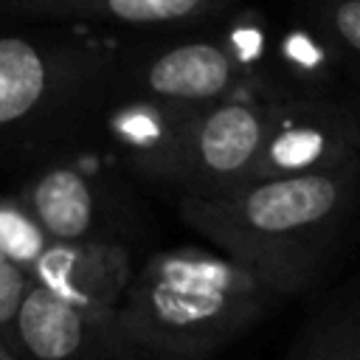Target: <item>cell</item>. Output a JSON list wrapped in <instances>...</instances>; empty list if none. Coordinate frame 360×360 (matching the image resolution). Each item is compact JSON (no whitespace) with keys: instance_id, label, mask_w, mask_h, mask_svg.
<instances>
[{"instance_id":"6da1fadb","label":"cell","mask_w":360,"mask_h":360,"mask_svg":"<svg viewBox=\"0 0 360 360\" xmlns=\"http://www.w3.org/2000/svg\"><path fill=\"white\" fill-rule=\"evenodd\" d=\"M357 208L360 160L323 174L248 180L177 200L186 225L284 295L318 278Z\"/></svg>"},{"instance_id":"7a4b0ae2","label":"cell","mask_w":360,"mask_h":360,"mask_svg":"<svg viewBox=\"0 0 360 360\" xmlns=\"http://www.w3.org/2000/svg\"><path fill=\"white\" fill-rule=\"evenodd\" d=\"M115 56L118 45L79 25H0V169L90 146Z\"/></svg>"},{"instance_id":"3957f363","label":"cell","mask_w":360,"mask_h":360,"mask_svg":"<svg viewBox=\"0 0 360 360\" xmlns=\"http://www.w3.org/2000/svg\"><path fill=\"white\" fill-rule=\"evenodd\" d=\"M284 298L231 256L186 245L160 250L135 270L118 326L135 349L200 357L233 340Z\"/></svg>"},{"instance_id":"277c9868","label":"cell","mask_w":360,"mask_h":360,"mask_svg":"<svg viewBox=\"0 0 360 360\" xmlns=\"http://www.w3.org/2000/svg\"><path fill=\"white\" fill-rule=\"evenodd\" d=\"M115 169L121 166L104 149L96 155L90 143L25 172L14 194L56 242L127 245L132 194Z\"/></svg>"},{"instance_id":"5b68a950","label":"cell","mask_w":360,"mask_h":360,"mask_svg":"<svg viewBox=\"0 0 360 360\" xmlns=\"http://www.w3.org/2000/svg\"><path fill=\"white\" fill-rule=\"evenodd\" d=\"M270 107L242 96L202 107L174 146L138 180L174 191L177 200L248 183L267 132Z\"/></svg>"},{"instance_id":"8992f818","label":"cell","mask_w":360,"mask_h":360,"mask_svg":"<svg viewBox=\"0 0 360 360\" xmlns=\"http://www.w3.org/2000/svg\"><path fill=\"white\" fill-rule=\"evenodd\" d=\"M242 96V76L211 28L118 45L107 101L141 98L208 107Z\"/></svg>"},{"instance_id":"52a82bcc","label":"cell","mask_w":360,"mask_h":360,"mask_svg":"<svg viewBox=\"0 0 360 360\" xmlns=\"http://www.w3.org/2000/svg\"><path fill=\"white\" fill-rule=\"evenodd\" d=\"M360 160V104L343 98L278 101L250 180L304 177Z\"/></svg>"},{"instance_id":"ba28073f","label":"cell","mask_w":360,"mask_h":360,"mask_svg":"<svg viewBox=\"0 0 360 360\" xmlns=\"http://www.w3.org/2000/svg\"><path fill=\"white\" fill-rule=\"evenodd\" d=\"M135 278L132 253L121 242H51L31 281L98 318H115Z\"/></svg>"},{"instance_id":"9c48e42d","label":"cell","mask_w":360,"mask_h":360,"mask_svg":"<svg viewBox=\"0 0 360 360\" xmlns=\"http://www.w3.org/2000/svg\"><path fill=\"white\" fill-rule=\"evenodd\" d=\"M239 0H0V11L68 25L143 31H197L233 11Z\"/></svg>"},{"instance_id":"30bf717a","label":"cell","mask_w":360,"mask_h":360,"mask_svg":"<svg viewBox=\"0 0 360 360\" xmlns=\"http://www.w3.org/2000/svg\"><path fill=\"white\" fill-rule=\"evenodd\" d=\"M304 98L354 101L343 59L329 34L290 8L287 20L278 22L270 70V104Z\"/></svg>"},{"instance_id":"8fae6325","label":"cell","mask_w":360,"mask_h":360,"mask_svg":"<svg viewBox=\"0 0 360 360\" xmlns=\"http://www.w3.org/2000/svg\"><path fill=\"white\" fill-rule=\"evenodd\" d=\"M104 340H127L118 315H87L31 281L14 321V352L20 349L31 360H82Z\"/></svg>"},{"instance_id":"7c38bea8","label":"cell","mask_w":360,"mask_h":360,"mask_svg":"<svg viewBox=\"0 0 360 360\" xmlns=\"http://www.w3.org/2000/svg\"><path fill=\"white\" fill-rule=\"evenodd\" d=\"M202 107L163 104V101H141V98H118L107 101L96 141L101 149L132 177H141L152 163H158L174 141L183 135L188 121Z\"/></svg>"},{"instance_id":"4fadbf2b","label":"cell","mask_w":360,"mask_h":360,"mask_svg":"<svg viewBox=\"0 0 360 360\" xmlns=\"http://www.w3.org/2000/svg\"><path fill=\"white\" fill-rule=\"evenodd\" d=\"M208 28L242 76V98L270 104V70L278 22H273L262 8L236 6Z\"/></svg>"},{"instance_id":"5bb4252c","label":"cell","mask_w":360,"mask_h":360,"mask_svg":"<svg viewBox=\"0 0 360 360\" xmlns=\"http://www.w3.org/2000/svg\"><path fill=\"white\" fill-rule=\"evenodd\" d=\"M290 8L329 34L360 104V0H290Z\"/></svg>"},{"instance_id":"9a60e30c","label":"cell","mask_w":360,"mask_h":360,"mask_svg":"<svg viewBox=\"0 0 360 360\" xmlns=\"http://www.w3.org/2000/svg\"><path fill=\"white\" fill-rule=\"evenodd\" d=\"M307 338L298 360H360V292L343 295Z\"/></svg>"},{"instance_id":"2e32d148","label":"cell","mask_w":360,"mask_h":360,"mask_svg":"<svg viewBox=\"0 0 360 360\" xmlns=\"http://www.w3.org/2000/svg\"><path fill=\"white\" fill-rule=\"evenodd\" d=\"M51 236L20 202L17 194H0V253L17 264L28 278L42 253L51 248Z\"/></svg>"},{"instance_id":"e0dca14e","label":"cell","mask_w":360,"mask_h":360,"mask_svg":"<svg viewBox=\"0 0 360 360\" xmlns=\"http://www.w3.org/2000/svg\"><path fill=\"white\" fill-rule=\"evenodd\" d=\"M28 287H31V278L0 253V340L8 346L14 338V321Z\"/></svg>"},{"instance_id":"ac0fdd59","label":"cell","mask_w":360,"mask_h":360,"mask_svg":"<svg viewBox=\"0 0 360 360\" xmlns=\"http://www.w3.org/2000/svg\"><path fill=\"white\" fill-rule=\"evenodd\" d=\"M0 360H20V354H17L8 343H3V340H0Z\"/></svg>"}]
</instances>
